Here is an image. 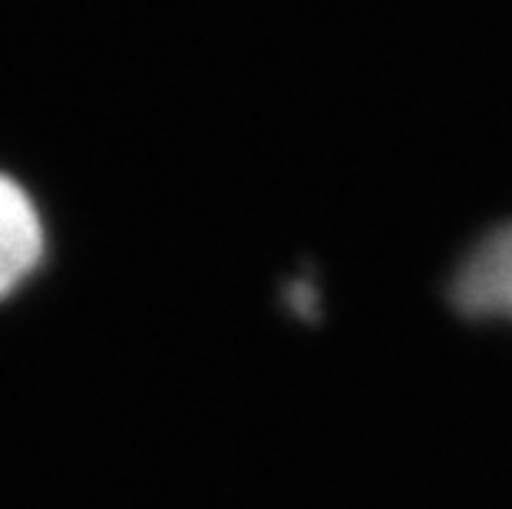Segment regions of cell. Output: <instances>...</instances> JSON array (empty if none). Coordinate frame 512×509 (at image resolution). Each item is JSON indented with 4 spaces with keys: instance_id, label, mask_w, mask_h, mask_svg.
<instances>
[{
    "instance_id": "obj_1",
    "label": "cell",
    "mask_w": 512,
    "mask_h": 509,
    "mask_svg": "<svg viewBox=\"0 0 512 509\" xmlns=\"http://www.w3.org/2000/svg\"><path fill=\"white\" fill-rule=\"evenodd\" d=\"M43 258V222L27 189L0 172V298L17 291Z\"/></svg>"
},
{
    "instance_id": "obj_2",
    "label": "cell",
    "mask_w": 512,
    "mask_h": 509,
    "mask_svg": "<svg viewBox=\"0 0 512 509\" xmlns=\"http://www.w3.org/2000/svg\"><path fill=\"white\" fill-rule=\"evenodd\" d=\"M456 298L470 314L512 321V225L489 235L466 258L456 278Z\"/></svg>"
}]
</instances>
